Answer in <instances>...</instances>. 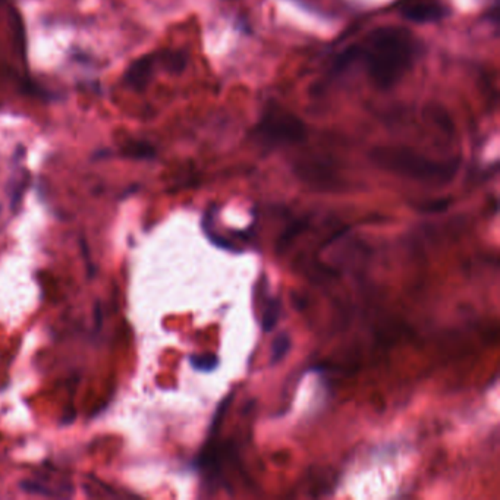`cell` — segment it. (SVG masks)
Listing matches in <instances>:
<instances>
[{"label": "cell", "mask_w": 500, "mask_h": 500, "mask_svg": "<svg viewBox=\"0 0 500 500\" xmlns=\"http://www.w3.org/2000/svg\"><path fill=\"white\" fill-rule=\"evenodd\" d=\"M357 50L364 59L371 81L379 88L389 90L411 68L415 43L408 30L383 27L371 32L364 48Z\"/></svg>", "instance_id": "1"}, {"label": "cell", "mask_w": 500, "mask_h": 500, "mask_svg": "<svg viewBox=\"0 0 500 500\" xmlns=\"http://www.w3.org/2000/svg\"><path fill=\"white\" fill-rule=\"evenodd\" d=\"M380 169L426 183H446L458 172V161H436L406 147H376L370 153Z\"/></svg>", "instance_id": "2"}, {"label": "cell", "mask_w": 500, "mask_h": 500, "mask_svg": "<svg viewBox=\"0 0 500 500\" xmlns=\"http://www.w3.org/2000/svg\"><path fill=\"white\" fill-rule=\"evenodd\" d=\"M255 131L263 141L272 144L298 143L307 135L304 122L298 116L281 109L266 113Z\"/></svg>", "instance_id": "3"}, {"label": "cell", "mask_w": 500, "mask_h": 500, "mask_svg": "<svg viewBox=\"0 0 500 500\" xmlns=\"http://www.w3.org/2000/svg\"><path fill=\"white\" fill-rule=\"evenodd\" d=\"M401 14L411 22L427 24V22H436L443 18L445 9L434 0H411L402 6Z\"/></svg>", "instance_id": "4"}, {"label": "cell", "mask_w": 500, "mask_h": 500, "mask_svg": "<svg viewBox=\"0 0 500 500\" xmlns=\"http://www.w3.org/2000/svg\"><path fill=\"white\" fill-rule=\"evenodd\" d=\"M154 62H156L154 54H146L143 57H139V59L134 61L130 65V68L126 69V72L123 75L125 84L137 91L144 90L151 78Z\"/></svg>", "instance_id": "5"}, {"label": "cell", "mask_w": 500, "mask_h": 500, "mask_svg": "<svg viewBox=\"0 0 500 500\" xmlns=\"http://www.w3.org/2000/svg\"><path fill=\"white\" fill-rule=\"evenodd\" d=\"M279 317H281V301L273 298L269 301V304L266 306L263 314V321H261L263 330L267 333L272 332L279 321Z\"/></svg>", "instance_id": "6"}, {"label": "cell", "mask_w": 500, "mask_h": 500, "mask_svg": "<svg viewBox=\"0 0 500 500\" xmlns=\"http://www.w3.org/2000/svg\"><path fill=\"white\" fill-rule=\"evenodd\" d=\"M190 364L194 370L201 371V373H210L219 366V358L214 354H203V355H191Z\"/></svg>", "instance_id": "7"}, {"label": "cell", "mask_w": 500, "mask_h": 500, "mask_svg": "<svg viewBox=\"0 0 500 500\" xmlns=\"http://www.w3.org/2000/svg\"><path fill=\"white\" fill-rule=\"evenodd\" d=\"M123 153L128 157H132V159H151V157H154L156 151L148 143L138 141V143L128 144L123 148Z\"/></svg>", "instance_id": "8"}, {"label": "cell", "mask_w": 500, "mask_h": 500, "mask_svg": "<svg viewBox=\"0 0 500 500\" xmlns=\"http://www.w3.org/2000/svg\"><path fill=\"white\" fill-rule=\"evenodd\" d=\"M290 336L288 333H281L272 343V364H276L289 352Z\"/></svg>", "instance_id": "9"}, {"label": "cell", "mask_w": 500, "mask_h": 500, "mask_svg": "<svg viewBox=\"0 0 500 500\" xmlns=\"http://www.w3.org/2000/svg\"><path fill=\"white\" fill-rule=\"evenodd\" d=\"M163 63H165L166 69L170 72H181L183 71L185 65H187V57L181 52H166L161 57Z\"/></svg>", "instance_id": "10"}, {"label": "cell", "mask_w": 500, "mask_h": 500, "mask_svg": "<svg viewBox=\"0 0 500 500\" xmlns=\"http://www.w3.org/2000/svg\"><path fill=\"white\" fill-rule=\"evenodd\" d=\"M448 206V201H437V203H430L426 206V208H421V210H426V212H440L443 210V208H446Z\"/></svg>", "instance_id": "11"}]
</instances>
